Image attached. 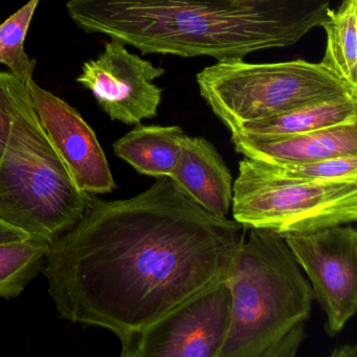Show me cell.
<instances>
[{
    "label": "cell",
    "mask_w": 357,
    "mask_h": 357,
    "mask_svg": "<svg viewBox=\"0 0 357 357\" xmlns=\"http://www.w3.org/2000/svg\"><path fill=\"white\" fill-rule=\"evenodd\" d=\"M244 227L190 199L169 176L132 198H89L43 267L62 319L122 340L227 279Z\"/></svg>",
    "instance_id": "1"
},
{
    "label": "cell",
    "mask_w": 357,
    "mask_h": 357,
    "mask_svg": "<svg viewBox=\"0 0 357 357\" xmlns=\"http://www.w3.org/2000/svg\"><path fill=\"white\" fill-rule=\"evenodd\" d=\"M68 15L143 55L244 59L290 47L328 17L330 0H68Z\"/></svg>",
    "instance_id": "2"
},
{
    "label": "cell",
    "mask_w": 357,
    "mask_h": 357,
    "mask_svg": "<svg viewBox=\"0 0 357 357\" xmlns=\"http://www.w3.org/2000/svg\"><path fill=\"white\" fill-rule=\"evenodd\" d=\"M231 273V324L220 357H294L306 340L312 288L283 236L248 229Z\"/></svg>",
    "instance_id": "3"
},
{
    "label": "cell",
    "mask_w": 357,
    "mask_h": 357,
    "mask_svg": "<svg viewBox=\"0 0 357 357\" xmlns=\"http://www.w3.org/2000/svg\"><path fill=\"white\" fill-rule=\"evenodd\" d=\"M89 198L50 142L28 91L0 158V219L51 243L81 220Z\"/></svg>",
    "instance_id": "4"
},
{
    "label": "cell",
    "mask_w": 357,
    "mask_h": 357,
    "mask_svg": "<svg viewBox=\"0 0 357 357\" xmlns=\"http://www.w3.org/2000/svg\"><path fill=\"white\" fill-rule=\"evenodd\" d=\"M196 81L200 96L231 133L245 123L304 104L357 99V89L321 64L305 60L263 64L223 60L198 73Z\"/></svg>",
    "instance_id": "5"
},
{
    "label": "cell",
    "mask_w": 357,
    "mask_h": 357,
    "mask_svg": "<svg viewBox=\"0 0 357 357\" xmlns=\"http://www.w3.org/2000/svg\"><path fill=\"white\" fill-rule=\"evenodd\" d=\"M234 220L244 229L309 233L357 220V181H298L265 174L244 158L233 183Z\"/></svg>",
    "instance_id": "6"
},
{
    "label": "cell",
    "mask_w": 357,
    "mask_h": 357,
    "mask_svg": "<svg viewBox=\"0 0 357 357\" xmlns=\"http://www.w3.org/2000/svg\"><path fill=\"white\" fill-rule=\"evenodd\" d=\"M227 279L121 342L122 357H220L231 324Z\"/></svg>",
    "instance_id": "7"
},
{
    "label": "cell",
    "mask_w": 357,
    "mask_h": 357,
    "mask_svg": "<svg viewBox=\"0 0 357 357\" xmlns=\"http://www.w3.org/2000/svg\"><path fill=\"white\" fill-rule=\"evenodd\" d=\"M282 236L327 315L326 333L334 337L357 310L356 229L348 223Z\"/></svg>",
    "instance_id": "8"
},
{
    "label": "cell",
    "mask_w": 357,
    "mask_h": 357,
    "mask_svg": "<svg viewBox=\"0 0 357 357\" xmlns=\"http://www.w3.org/2000/svg\"><path fill=\"white\" fill-rule=\"evenodd\" d=\"M165 74L164 68L131 54L124 43L112 39L97 59L83 64L77 82L93 93L112 120L137 125L158 116L162 89L153 81Z\"/></svg>",
    "instance_id": "9"
},
{
    "label": "cell",
    "mask_w": 357,
    "mask_h": 357,
    "mask_svg": "<svg viewBox=\"0 0 357 357\" xmlns=\"http://www.w3.org/2000/svg\"><path fill=\"white\" fill-rule=\"evenodd\" d=\"M28 89L41 126L79 188L89 195L114 191L116 185L107 158L80 112L33 79Z\"/></svg>",
    "instance_id": "10"
},
{
    "label": "cell",
    "mask_w": 357,
    "mask_h": 357,
    "mask_svg": "<svg viewBox=\"0 0 357 357\" xmlns=\"http://www.w3.org/2000/svg\"><path fill=\"white\" fill-rule=\"evenodd\" d=\"M238 153L271 164L308 162L357 156V123L294 135L259 137L231 133Z\"/></svg>",
    "instance_id": "11"
},
{
    "label": "cell",
    "mask_w": 357,
    "mask_h": 357,
    "mask_svg": "<svg viewBox=\"0 0 357 357\" xmlns=\"http://www.w3.org/2000/svg\"><path fill=\"white\" fill-rule=\"evenodd\" d=\"M190 199L218 218L229 214L233 177L217 148L202 137L185 135L181 153L169 175Z\"/></svg>",
    "instance_id": "12"
},
{
    "label": "cell",
    "mask_w": 357,
    "mask_h": 357,
    "mask_svg": "<svg viewBox=\"0 0 357 357\" xmlns=\"http://www.w3.org/2000/svg\"><path fill=\"white\" fill-rule=\"evenodd\" d=\"M185 135L179 126L137 124L114 144V151L141 174L160 178L172 172Z\"/></svg>",
    "instance_id": "13"
},
{
    "label": "cell",
    "mask_w": 357,
    "mask_h": 357,
    "mask_svg": "<svg viewBox=\"0 0 357 357\" xmlns=\"http://www.w3.org/2000/svg\"><path fill=\"white\" fill-rule=\"evenodd\" d=\"M350 123H357V99L336 98L304 104L268 118L245 123L235 132L275 137L309 132Z\"/></svg>",
    "instance_id": "14"
},
{
    "label": "cell",
    "mask_w": 357,
    "mask_h": 357,
    "mask_svg": "<svg viewBox=\"0 0 357 357\" xmlns=\"http://www.w3.org/2000/svg\"><path fill=\"white\" fill-rule=\"evenodd\" d=\"M321 28L327 47L319 64L357 89V0H342L337 10L330 9Z\"/></svg>",
    "instance_id": "15"
},
{
    "label": "cell",
    "mask_w": 357,
    "mask_h": 357,
    "mask_svg": "<svg viewBox=\"0 0 357 357\" xmlns=\"http://www.w3.org/2000/svg\"><path fill=\"white\" fill-rule=\"evenodd\" d=\"M50 242L29 237L0 244V298H17L43 271Z\"/></svg>",
    "instance_id": "16"
},
{
    "label": "cell",
    "mask_w": 357,
    "mask_h": 357,
    "mask_svg": "<svg viewBox=\"0 0 357 357\" xmlns=\"http://www.w3.org/2000/svg\"><path fill=\"white\" fill-rule=\"evenodd\" d=\"M40 0H29L17 12L0 24V63L22 80L33 79L36 61L24 51V41Z\"/></svg>",
    "instance_id": "17"
},
{
    "label": "cell",
    "mask_w": 357,
    "mask_h": 357,
    "mask_svg": "<svg viewBox=\"0 0 357 357\" xmlns=\"http://www.w3.org/2000/svg\"><path fill=\"white\" fill-rule=\"evenodd\" d=\"M252 162L261 172L278 178L298 181H357V156L289 164L256 160Z\"/></svg>",
    "instance_id": "18"
},
{
    "label": "cell",
    "mask_w": 357,
    "mask_h": 357,
    "mask_svg": "<svg viewBox=\"0 0 357 357\" xmlns=\"http://www.w3.org/2000/svg\"><path fill=\"white\" fill-rule=\"evenodd\" d=\"M28 91L26 81L10 72H0V158L9 141L16 110Z\"/></svg>",
    "instance_id": "19"
},
{
    "label": "cell",
    "mask_w": 357,
    "mask_h": 357,
    "mask_svg": "<svg viewBox=\"0 0 357 357\" xmlns=\"http://www.w3.org/2000/svg\"><path fill=\"white\" fill-rule=\"evenodd\" d=\"M31 237L28 233L0 219V244L22 241Z\"/></svg>",
    "instance_id": "20"
},
{
    "label": "cell",
    "mask_w": 357,
    "mask_h": 357,
    "mask_svg": "<svg viewBox=\"0 0 357 357\" xmlns=\"http://www.w3.org/2000/svg\"><path fill=\"white\" fill-rule=\"evenodd\" d=\"M331 357H356L357 346L356 344H342V346L336 347L332 351Z\"/></svg>",
    "instance_id": "21"
}]
</instances>
